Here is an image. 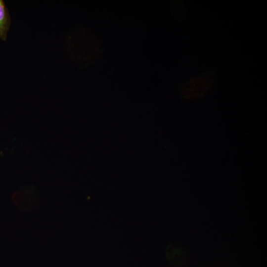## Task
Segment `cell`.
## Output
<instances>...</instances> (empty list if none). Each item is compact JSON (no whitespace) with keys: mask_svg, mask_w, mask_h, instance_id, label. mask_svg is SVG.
<instances>
[{"mask_svg":"<svg viewBox=\"0 0 267 267\" xmlns=\"http://www.w3.org/2000/svg\"><path fill=\"white\" fill-rule=\"evenodd\" d=\"M172 12L173 16L178 20H183L186 15V9L183 3L179 1L175 2L173 5Z\"/></svg>","mask_w":267,"mask_h":267,"instance_id":"cell-3","label":"cell"},{"mask_svg":"<svg viewBox=\"0 0 267 267\" xmlns=\"http://www.w3.org/2000/svg\"><path fill=\"white\" fill-rule=\"evenodd\" d=\"M213 80L209 77L198 76L192 78L183 89V93L189 98L202 96L211 88Z\"/></svg>","mask_w":267,"mask_h":267,"instance_id":"cell-1","label":"cell"},{"mask_svg":"<svg viewBox=\"0 0 267 267\" xmlns=\"http://www.w3.org/2000/svg\"><path fill=\"white\" fill-rule=\"evenodd\" d=\"M11 24V18L3 0H0V39L6 41Z\"/></svg>","mask_w":267,"mask_h":267,"instance_id":"cell-2","label":"cell"}]
</instances>
